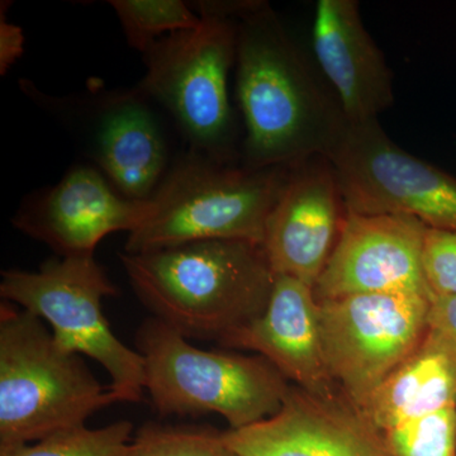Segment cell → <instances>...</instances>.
<instances>
[{
  "label": "cell",
  "instance_id": "6da1fadb",
  "mask_svg": "<svg viewBox=\"0 0 456 456\" xmlns=\"http://www.w3.org/2000/svg\"><path fill=\"white\" fill-rule=\"evenodd\" d=\"M237 25V97L245 167H293L334 154L349 122L316 62L261 0L228 2Z\"/></svg>",
  "mask_w": 456,
  "mask_h": 456
},
{
  "label": "cell",
  "instance_id": "7a4b0ae2",
  "mask_svg": "<svg viewBox=\"0 0 456 456\" xmlns=\"http://www.w3.org/2000/svg\"><path fill=\"white\" fill-rule=\"evenodd\" d=\"M119 259L151 317L188 340L221 344L253 322L265 311L275 278L263 246L239 240L123 253Z\"/></svg>",
  "mask_w": 456,
  "mask_h": 456
},
{
  "label": "cell",
  "instance_id": "3957f363",
  "mask_svg": "<svg viewBox=\"0 0 456 456\" xmlns=\"http://www.w3.org/2000/svg\"><path fill=\"white\" fill-rule=\"evenodd\" d=\"M116 402L83 356L62 347L40 317L0 303V448L86 425Z\"/></svg>",
  "mask_w": 456,
  "mask_h": 456
},
{
  "label": "cell",
  "instance_id": "277c9868",
  "mask_svg": "<svg viewBox=\"0 0 456 456\" xmlns=\"http://www.w3.org/2000/svg\"><path fill=\"white\" fill-rule=\"evenodd\" d=\"M290 167L250 169L191 151L167 171L150 198L145 222L125 253L141 254L208 240L263 246L266 221Z\"/></svg>",
  "mask_w": 456,
  "mask_h": 456
},
{
  "label": "cell",
  "instance_id": "5b68a950",
  "mask_svg": "<svg viewBox=\"0 0 456 456\" xmlns=\"http://www.w3.org/2000/svg\"><path fill=\"white\" fill-rule=\"evenodd\" d=\"M136 350L161 416L217 413L240 430L274 416L292 386L263 356L198 349L155 317L137 329Z\"/></svg>",
  "mask_w": 456,
  "mask_h": 456
},
{
  "label": "cell",
  "instance_id": "8992f818",
  "mask_svg": "<svg viewBox=\"0 0 456 456\" xmlns=\"http://www.w3.org/2000/svg\"><path fill=\"white\" fill-rule=\"evenodd\" d=\"M193 9L202 18L200 25L165 36L146 50V74L134 89L169 110L191 151L231 163L228 75L236 62V20L208 2L197 3Z\"/></svg>",
  "mask_w": 456,
  "mask_h": 456
},
{
  "label": "cell",
  "instance_id": "52a82bcc",
  "mask_svg": "<svg viewBox=\"0 0 456 456\" xmlns=\"http://www.w3.org/2000/svg\"><path fill=\"white\" fill-rule=\"evenodd\" d=\"M118 289L95 255L51 259L36 272L3 270L0 296L49 323L55 340L95 360L110 377V391L119 402L136 403L145 392V365L112 331L102 301Z\"/></svg>",
  "mask_w": 456,
  "mask_h": 456
},
{
  "label": "cell",
  "instance_id": "ba28073f",
  "mask_svg": "<svg viewBox=\"0 0 456 456\" xmlns=\"http://www.w3.org/2000/svg\"><path fill=\"white\" fill-rule=\"evenodd\" d=\"M431 302L412 293L354 294L318 302L327 369L360 407L424 340Z\"/></svg>",
  "mask_w": 456,
  "mask_h": 456
},
{
  "label": "cell",
  "instance_id": "9c48e42d",
  "mask_svg": "<svg viewBox=\"0 0 456 456\" xmlns=\"http://www.w3.org/2000/svg\"><path fill=\"white\" fill-rule=\"evenodd\" d=\"M327 160L347 212L410 216L431 230L456 232V178L402 149L378 119L349 123Z\"/></svg>",
  "mask_w": 456,
  "mask_h": 456
},
{
  "label": "cell",
  "instance_id": "30bf717a",
  "mask_svg": "<svg viewBox=\"0 0 456 456\" xmlns=\"http://www.w3.org/2000/svg\"><path fill=\"white\" fill-rule=\"evenodd\" d=\"M222 435L241 456H395L384 432L340 387L316 395L292 384L274 416Z\"/></svg>",
  "mask_w": 456,
  "mask_h": 456
},
{
  "label": "cell",
  "instance_id": "8fae6325",
  "mask_svg": "<svg viewBox=\"0 0 456 456\" xmlns=\"http://www.w3.org/2000/svg\"><path fill=\"white\" fill-rule=\"evenodd\" d=\"M428 230L410 216L347 212L331 259L314 285L317 302L374 293L432 299L424 270Z\"/></svg>",
  "mask_w": 456,
  "mask_h": 456
},
{
  "label": "cell",
  "instance_id": "7c38bea8",
  "mask_svg": "<svg viewBox=\"0 0 456 456\" xmlns=\"http://www.w3.org/2000/svg\"><path fill=\"white\" fill-rule=\"evenodd\" d=\"M346 215L338 176L326 158L290 167L264 236L273 273L314 288L331 259Z\"/></svg>",
  "mask_w": 456,
  "mask_h": 456
},
{
  "label": "cell",
  "instance_id": "4fadbf2b",
  "mask_svg": "<svg viewBox=\"0 0 456 456\" xmlns=\"http://www.w3.org/2000/svg\"><path fill=\"white\" fill-rule=\"evenodd\" d=\"M149 212L150 200L117 193L98 170L77 167L55 187L27 200L13 224L59 256H82L95 255L99 242L110 233L130 235Z\"/></svg>",
  "mask_w": 456,
  "mask_h": 456
},
{
  "label": "cell",
  "instance_id": "5bb4252c",
  "mask_svg": "<svg viewBox=\"0 0 456 456\" xmlns=\"http://www.w3.org/2000/svg\"><path fill=\"white\" fill-rule=\"evenodd\" d=\"M314 62L349 123L378 119L395 103L393 73L368 32L356 0H318L312 27Z\"/></svg>",
  "mask_w": 456,
  "mask_h": 456
},
{
  "label": "cell",
  "instance_id": "9a60e30c",
  "mask_svg": "<svg viewBox=\"0 0 456 456\" xmlns=\"http://www.w3.org/2000/svg\"><path fill=\"white\" fill-rule=\"evenodd\" d=\"M221 345L255 351L305 391L326 395L338 388L323 356L314 287L298 279L275 275L265 311Z\"/></svg>",
  "mask_w": 456,
  "mask_h": 456
},
{
  "label": "cell",
  "instance_id": "2e32d148",
  "mask_svg": "<svg viewBox=\"0 0 456 456\" xmlns=\"http://www.w3.org/2000/svg\"><path fill=\"white\" fill-rule=\"evenodd\" d=\"M94 128L99 167L123 196L147 200L167 175L164 134L147 99L136 90L102 101Z\"/></svg>",
  "mask_w": 456,
  "mask_h": 456
},
{
  "label": "cell",
  "instance_id": "e0dca14e",
  "mask_svg": "<svg viewBox=\"0 0 456 456\" xmlns=\"http://www.w3.org/2000/svg\"><path fill=\"white\" fill-rule=\"evenodd\" d=\"M383 432L456 408V347L428 329L424 340L362 407Z\"/></svg>",
  "mask_w": 456,
  "mask_h": 456
},
{
  "label": "cell",
  "instance_id": "ac0fdd59",
  "mask_svg": "<svg viewBox=\"0 0 456 456\" xmlns=\"http://www.w3.org/2000/svg\"><path fill=\"white\" fill-rule=\"evenodd\" d=\"M132 49L141 53L173 33L197 28L202 18L182 0H110Z\"/></svg>",
  "mask_w": 456,
  "mask_h": 456
},
{
  "label": "cell",
  "instance_id": "d6986e66",
  "mask_svg": "<svg viewBox=\"0 0 456 456\" xmlns=\"http://www.w3.org/2000/svg\"><path fill=\"white\" fill-rule=\"evenodd\" d=\"M132 439L134 426L128 421L99 428L84 425L36 443L0 448V456H128Z\"/></svg>",
  "mask_w": 456,
  "mask_h": 456
},
{
  "label": "cell",
  "instance_id": "ffe728a7",
  "mask_svg": "<svg viewBox=\"0 0 456 456\" xmlns=\"http://www.w3.org/2000/svg\"><path fill=\"white\" fill-rule=\"evenodd\" d=\"M128 456H241L211 428L146 424L134 435Z\"/></svg>",
  "mask_w": 456,
  "mask_h": 456
},
{
  "label": "cell",
  "instance_id": "44dd1931",
  "mask_svg": "<svg viewBox=\"0 0 456 456\" xmlns=\"http://www.w3.org/2000/svg\"><path fill=\"white\" fill-rule=\"evenodd\" d=\"M395 456H456V408L384 432Z\"/></svg>",
  "mask_w": 456,
  "mask_h": 456
},
{
  "label": "cell",
  "instance_id": "7402d4cb",
  "mask_svg": "<svg viewBox=\"0 0 456 456\" xmlns=\"http://www.w3.org/2000/svg\"><path fill=\"white\" fill-rule=\"evenodd\" d=\"M424 270L432 299L456 294V232L428 228Z\"/></svg>",
  "mask_w": 456,
  "mask_h": 456
},
{
  "label": "cell",
  "instance_id": "603a6c76",
  "mask_svg": "<svg viewBox=\"0 0 456 456\" xmlns=\"http://www.w3.org/2000/svg\"><path fill=\"white\" fill-rule=\"evenodd\" d=\"M25 36L20 27L9 23L4 7H0V74L5 75L22 56Z\"/></svg>",
  "mask_w": 456,
  "mask_h": 456
},
{
  "label": "cell",
  "instance_id": "cb8c5ba5",
  "mask_svg": "<svg viewBox=\"0 0 456 456\" xmlns=\"http://www.w3.org/2000/svg\"><path fill=\"white\" fill-rule=\"evenodd\" d=\"M428 329L456 347V294L432 299Z\"/></svg>",
  "mask_w": 456,
  "mask_h": 456
}]
</instances>
